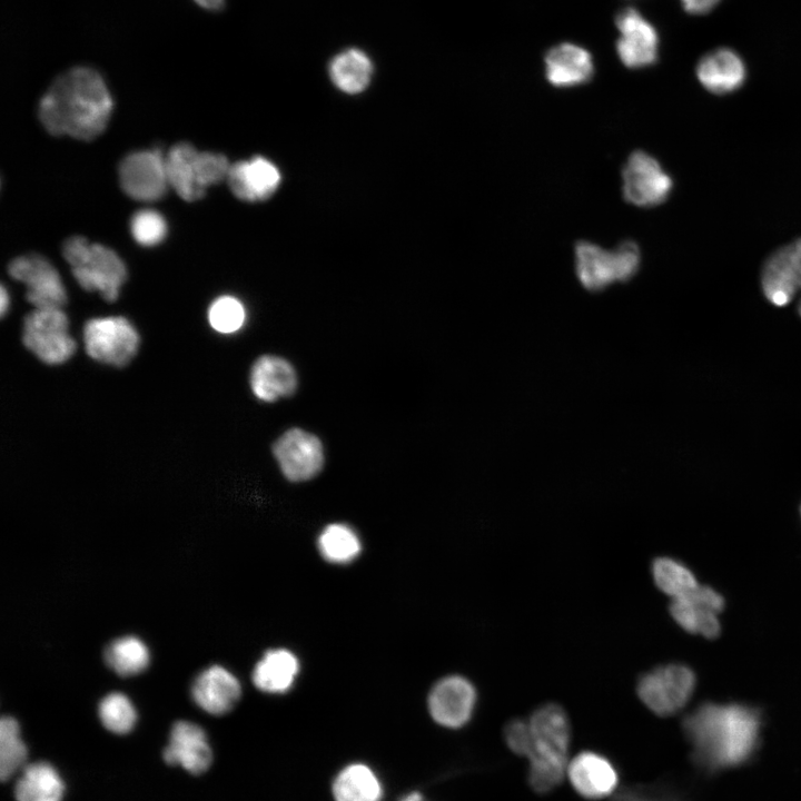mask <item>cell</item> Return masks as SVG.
<instances>
[{
  "label": "cell",
  "instance_id": "obj_1",
  "mask_svg": "<svg viewBox=\"0 0 801 801\" xmlns=\"http://www.w3.org/2000/svg\"><path fill=\"white\" fill-rule=\"evenodd\" d=\"M111 95L95 69L75 67L61 73L42 96L38 115L48 132L91 140L111 116Z\"/></svg>",
  "mask_w": 801,
  "mask_h": 801
},
{
  "label": "cell",
  "instance_id": "obj_2",
  "mask_svg": "<svg viewBox=\"0 0 801 801\" xmlns=\"http://www.w3.org/2000/svg\"><path fill=\"white\" fill-rule=\"evenodd\" d=\"M759 725L758 712L738 704H704L683 722L696 761L709 769L746 760L756 745Z\"/></svg>",
  "mask_w": 801,
  "mask_h": 801
},
{
  "label": "cell",
  "instance_id": "obj_3",
  "mask_svg": "<svg viewBox=\"0 0 801 801\" xmlns=\"http://www.w3.org/2000/svg\"><path fill=\"white\" fill-rule=\"evenodd\" d=\"M532 749L528 783L538 793L555 789L567 772L571 728L566 712L555 703L536 709L528 719Z\"/></svg>",
  "mask_w": 801,
  "mask_h": 801
},
{
  "label": "cell",
  "instance_id": "obj_4",
  "mask_svg": "<svg viewBox=\"0 0 801 801\" xmlns=\"http://www.w3.org/2000/svg\"><path fill=\"white\" fill-rule=\"evenodd\" d=\"M62 255L77 283L87 291H98L107 301H115L127 278L121 258L110 248L72 236L62 245Z\"/></svg>",
  "mask_w": 801,
  "mask_h": 801
},
{
  "label": "cell",
  "instance_id": "obj_5",
  "mask_svg": "<svg viewBox=\"0 0 801 801\" xmlns=\"http://www.w3.org/2000/svg\"><path fill=\"white\" fill-rule=\"evenodd\" d=\"M229 168L224 155L198 151L188 142L175 145L166 156L169 187L186 201L202 198L209 186L227 178Z\"/></svg>",
  "mask_w": 801,
  "mask_h": 801
},
{
  "label": "cell",
  "instance_id": "obj_6",
  "mask_svg": "<svg viewBox=\"0 0 801 801\" xmlns=\"http://www.w3.org/2000/svg\"><path fill=\"white\" fill-rule=\"evenodd\" d=\"M574 253L576 276L580 283L591 290L630 279L641 264V251L633 240L622 241L613 250L580 240L575 244Z\"/></svg>",
  "mask_w": 801,
  "mask_h": 801
},
{
  "label": "cell",
  "instance_id": "obj_7",
  "mask_svg": "<svg viewBox=\"0 0 801 801\" xmlns=\"http://www.w3.org/2000/svg\"><path fill=\"white\" fill-rule=\"evenodd\" d=\"M22 343L47 365L63 364L77 349L62 308H34L29 313L23 320Z\"/></svg>",
  "mask_w": 801,
  "mask_h": 801
},
{
  "label": "cell",
  "instance_id": "obj_8",
  "mask_svg": "<svg viewBox=\"0 0 801 801\" xmlns=\"http://www.w3.org/2000/svg\"><path fill=\"white\" fill-rule=\"evenodd\" d=\"M87 355L96 362L113 367L128 365L136 356L140 336L122 316L97 317L87 320L82 329Z\"/></svg>",
  "mask_w": 801,
  "mask_h": 801
},
{
  "label": "cell",
  "instance_id": "obj_9",
  "mask_svg": "<svg viewBox=\"0 0 801 801\" xmlns=\"http://www.w3.org/2000/svg\"><path fill=\"white\" fill-rule=\"evenodd\" d=\"M695 676L682 664H666L644 673L636 683V693L647 709L661 716L680 711L691 698Z\"/></svg>",
  "mask_w": 801,
  "mask_h": 801
},
{
  "label": "cell",
  "instance_id": "obj_10",
  "mask_svg": "<svg viewBox=\"0 0 801 801\" xmlns=\"http://www.w3.org/2000/svg\"><path fill=\"white\" fill-rule=\"evenodd\" d=\"M673 189L671 176L643 150L633 151L622 169L624 199L637 207H655L666 201Z\"/></svg>",
  "mask_w": 801,
  "mask_h": 801
},
{
  "label": "cell",
  "instance_id": "obj_11",
  "mask_svg": "<svg viewBox=\"0 0 801 801\" xmlns=\"http://www.w3.org/2000/svg\"><path fill=\"white\" fill-rule=\"evenodd\" d=\"M10 276L22 283L27 300L34 308H62L67 291L55 266L39 254L14 258L8 266Z\"/></svg>",
  "mask_w": 801,
  "mask_h": 801
},
{
  "label": "cell",
  "instance_id": "obj_12",
  "mask_svg": "<svg viewBox=\"0 0 801 801\" xmlns=\"http://www.w3.org/2000/svg\"><path fill=\"white\" fill-rule=\"evenodd\" d=\"M761 288L765 298L782 307L799 296L801 317V238L774 250L761 270Z\"/></svg>",
  "mask_w": 801,
  "mask_h": 801
},
{
  "label": "cell",
  "instance_id": "obj_13",
  "mask_svg": "<svg viewBox=\"0 0 801 801\" xmlns=\"http://www.w3.org/2000/svg\"><path fill=\"white\" fill-rule=\"evenodd\" d=\"M619 30L616 52L630 69L652 66L659 57L660 39L655 27L633 7L620 10L615 17Z\"/></svg>",
  "mask_w": 801,
  "mask_h": 801
},
{
  "label": "cell",
  "instance_id": "obj_14",
  "mask_svg": "<svg viewBox=\"0 0 801 801\" xmlns=\"http://www.w3.org/2000/svg\"><path fill=\"white\" fill-rule=\"evenodd\" d=\"M118 174L122 190L136 200H157L169 187L166 157L159 150L129 154L121 160Z\"/></svg>",
  "mask_w": 801,
  "mask_h": 801
},
{
  "label": "cell",
  "instance_id": "obj_15",
  "mask_svg": "<svg viewBox=\"0 0 801 801\" xmlns=\"http://www.w3.org/2000/svg\"><path fill=\"white\" fill-rule=\"evenodd\" d=\"M477 702L474 684L465 676L453 674L438 680L432 688L427 705L433 720L448 729L469 722Z\"/></svg>",
  "mask_w": 801,
  "mask_h": 801
},
{
  "label": "cell",
  "instance_id": "obj_16",
  "mask_svg": "<svg viewBox=\"0 0 801 801\" xmlns=\"http://www.w3.org/2000/svg\"><path fill=\"white\" fill-rule=\"evenodd\" d=\"M273 453L284 476L290 482L313 478L324 464L320 441L300 428L284 433L273 445Z\"/></svg>",
  "mask_w": 801,
  "mask_h": 801
},
{
  "label": "cell",
  "instance_id": "obj_17",
  "mask_svg": "<svg viewBox=\"0 0 801 801\" xmlns=\"http://www.w3.org/2000/svg\"><path fill=\"white\" fill-rule=\"evenodd\" d=\"M723 606V597L718 592L699 584L686 595L672 599L670 613L686 632L713 639L720 633L718 614Z\"/></svg>",
  "mask_w": 801,
  "mask_h": 801
},
{
  "label": "cell",
  "instance_id": "obj_18",
  "mask_svg": "<svg viewBox=\"0 0 801 801\" xmlns=\"http://www.w3.org/2000/svg\"><path fill=\"white\" fill-rule=\"evenodd\" d=\"M190 695L202 711L211 715H222L230 712L239 701L241 684L225 666L212 664L195 676Z\"/></svg>",
  "mask_w": 801,
  "mask_h": 801
},
{
  "label": "cell",
  "instance_id": "obj_19",
  "mask_svg": "<svg viewBox=\"0 0 801 801\" xmlns=\"http://www.w3.org/2000/svg\"><path fill=\"white\" fill-rule=\"evenodd\" d=\"M162 755L169 765H180L196 775L204 773L212 760L206 732L198 724L186 720H179L171 726Z\"/></svg>",
  "mask_w": 801,
  "mask_h": 801
},
{
  "label": "cell",
  "instance_id": "obj_20",
  "mask_svg": "<svg viewBox=\"0 0 801 801\" xmlns=\"http://www.w3.org/2000/svg\"><path fill=\"white\" fill-rule=\"evenodd\" d=\"M227 182L231 192L245 201H261L277 190L281 176L268 159L256 156L230 165Z\"/></svg>",
  "mask_w": 801,
  "mask_h": 801
},
{
  "label": "cell",
  "instance_id": "obj_21",
  "mask_svg": "<svg viewBox=\"0 0 801 801\" xmlns=\"http://www.w3.org/2000/svg\"><path fill=\"white\" fill-rule=\"evenodd\" d=\"M566 773L576 792L591 800L610 795L619 782V774L613 763L593 751L577 754L568 763Z\"/></svg>",
  "mask_w": 801,
  "mask_h": 801
},
{
  "label": "cell",
  "instance_id": "obj_22",
  "mask_svg": "<svg viewBox=\"0 0 801 801\" xmlns=\"http://www.w3.org/2000/svg\"><path fill=\"white\" fill-rule=\"evenodd\" d=\"M592 55L583 47L563 42L552 47L544 57L546 80L556 88H572L594 76Z\"/></svg>",
  "mask_w": 801,
  "mask_h": 801
},
{
  "label": "cell",
  "instance_id": "obj_23",
  "mask_svg": "<svg viewBox=\"0 0 801 801\" xmlns=\"http://www.w3.org/2000/svg\"><path fill=\"white\" fill-rule=\"evenodd\" d=\"M696 78L704 89L714 95H729L742 87L746 67L739 53L730 48H718L705 53L695 68Z\"/></svg>",
  "mask_w": 801,
  "mask_h": 801
},
{
  "label": "cell",
  "instance_id": "obj_24",
  "mask_svg": "<svg viewBox=\"0 0 801 801\" xmlns=\"http://www.w3.org/2000/svg\"><path fill=\"white\" fill-rule=\"evenodd\" d=\"M249 382L255 396L265 402L289 396L297 387L294 367L286 359L274 355H264L254 363Z\"/></svg>",
  "mask_w": 801,
  "mask_h": 801
},
{
  "label": "cell",
  "instance_id": "obj_25",
  "mask_svg": "<svg viewBox=\"0 0 801 801\" xmlns=\"http://www.w3.org/2000/svg\"><path fill=\"white\" fill-rule=\"evenodd\" d=\"M299 669V661L291 651L271 649L254 666L251 680L264 693L284 694L293 688Z\"/></svg>",
  "mask_w": 801,
  "mask_h": 801
},
{
  "label": "cell",
  "instance_id": "obj_26",
  "mask_svg": "<svg viewBox=\"0 0 801 801\" xmlns=\"http://www.w3.org/2000/svg\"><path fill=\"white\" fill-rule=\"evenodd\" d=\"M63 790L58 771L47 762H37L23 769L14 795L17 801H61Z\"/></svg>",
  "mask_w": 801,
  "mask_h": 801
},
{
  "label": "cell",
  "instance_id": "obj_27",
  "mask_svg": "<svg viewBox=\"0 0 801 801\" xmlns=\"http://www.w3.org/2000/svg\"><path fill=\"white\" fill-rule=\"evenodd\" d=\"M335 801H380L382 784L374 771L360 763L345 767L333 782Z\"/></svg>",
  "mask_w": 801,
  "mask_h": 801
},
{
  "label": "cell",
  "instance_id": "obj_28",
  "mask_svg": "<svg viewBox=\"0 0 801 801\" xmlns=\"http://www.w3.org/2000/svg\"><path fill=\"white\" fill-rule=\"evenodd\" d=\"M373 75V65L366 53L349 49L337 55L330 62L329 76L334 85L350 95L364 91Z\"/></svg>",
  "mask_w": 801,
  "mask_h": 801
},
{
  "label": "cell",
  "instance_id": "obj_29",
  "mask_svg": "<svg viewBox=\"0 0 801 801\" xmlns=\"http://www.w3.org/2000/svg\"><path fill=\"white\" fill-rule=\"evenodd\" d=\"M106 664L122 678L142 673L150 663L148 646L135 635H123L112 640L105 649Z\"/></svg>",
  "mask_w": 801,
  "mask_h": 801
},
{
  "label": "cell",
  "instance_id": "obj_30",
  "mask_svg": "<svg viewBox=\"0 0 801 801\" xmlns=\"http://www.w3.org/2000/svg\"><path fill=\"white\" fill-rule=\"evenodd\" d=\"M317 545L322 557L334 564L350 563L362 552L357 533L342 523L327 525L319 534Z\"/></svg>",
  "mask_w": 801,
  "mask_h": 801
},
{
  "label": "cell",
  "instance_id": "obj_31",
  "mask_svg": "<svg viewBox=\"0 0 801 801\" xmlns=\"http://www.w3.org/2000/svg\"><path fill=\"white\" fill-rule=\"evenodd\" d=\"M652 575L657 589L671 599L684 596L699 586L693 573L670 557L654 560Z\"/></svg>",
  "mask_w": 801,
  "mask_h": 801
},
{
  "label": "cell",
  "instance_id": "obj_32",
  "mask_svg": "<svg viewBox=\"0 0 801 801\" xmlns=\"http://www.w3.org/2000/svg\"><path fill=\"white\" fill-rule=\"evenodd\" d=\"M27 746L20 735L18 721L12 716L0 720V777L8 780L24 763Z\"/></svg>",
  "mask_w": 801,
  "mask_h": 801
},
{
  "label": "cell",
  "instance_id": "obj_33",
  "mask_svg": "<svg viewBox=\"0 0 801 801\" xmlns=\"http://www.w3.org/2000/svg\"><path fill=\"white\" fill-rule=\"evenodd\" d=\"M98 715L102 725L112 733L130 732L137 721V711L130 699L121 692L107 693L99 702Z\"/></svg>",
  "mask_w": 801,
  "mask_h": 801
},
{
  "label": "cell",
  "instance_id": "obj_34",
  "mask_svg": "<svg viewBox=\"0 0 801 801\" xmlns=\"http://www.w3.org/2000/svg\"><path fill=\"white\" fill-rule=\"evenodd\" d=\"M246 313L237 298L225 295L215 299L208 309L210 326L219 333H235L244 325Z\"/></svg>",
  "mask_w": 801,
  "mask_h": 801
},
{
  "label": "cell",
  "instance_id": "obj_35",
  "mask_svg": "<svg viewBox=\"0 0 801 801\" xmlns=\"http://www.w3.org/2000/svg\"><path fill=\"white\" fill-rule=\"evenodd\" d=\"M167 224L162 215L154 209H141L134 214L130 231L141 246H155L167 235Z\"/></svg>",
  "mask_w": 801,
  "mask_h": 801
},
{
  "label": "cell",
  "instance_id": "obj_36",
  "mask_svg": "<svg viewBox=\"0 0 801 801\" xmlns=\"http://www.w3.org/2000/svg\"><path fill=\"white\" fill-rule=\"evenodd\" d=\"M504 739L507 746L517 755L528 758L532 749L528 720L515 719L504 729Z\"/></svg>",
  "mask_w": 801,
  "mask_h": 801
},
{
  "label": "cell",
  "instance_id": "obj_37",
  "mask_svg": "<svg viewBox=\"0 0 801 801\" xmlns=\"http://www.w3.org/2000/svg\"><path fill=\"white\" fill-rule=\"evenodd\" d=\"M683 9L691 14H705L712 11L722 0H680Z\"/></svg>",
  "mask_w": 801,
  "mask_h": 801
},
{
  "label": "cell",
  "instance_id": "obj_38",
  "mask_svg": "<svg viewBox=\"0 0 801 801\" xmlns=\"http://www.w3.org/2000/svg\"><path fill=\"white\" fill-rule=\"evenodd\" d=\"M615 801H653L647 799L646 797L640 794L639 792L626 790L624 792H621L616 798Z\"/></svg>",
  "mask_w": 801,
  "mask_h": 801
},
{
  "label": "cell",
  "instance_id": "obj_39",
  "mask_svg": "<svg viewBox=\"0 0 801 801\" xmlns=\"http://www.w3.org/2000/svg\"><path fill=\"white\" fill-rule=\"evenodd\" d=\"M9 308H10V296H9V293H8L7 288L4 287V285H1V289H0V314H1L2 317L6 316V314L8 313Z\"/></svg>",
  "mask_w": 801,
  "mask_h": 801
},
{
  "label": "cell",
  "instance_id": "obj_40",
  "mask_svg": "<svg viewBox=\"0 0 801 801\" xmlns=\"http://www.w3.org/2000/svg\"><path fill=\"white\" fill-rule=\"evenodd\" d=\"M200 7L208 10H218L224 6L225 0H194Z\"/></svg>",
  "mask_w": 801,
  "mask_h": 801
},
{
  "label": "cell",
  "instance_id": "obj_41",
  "mask_svg": "<svg viewBox=\"0 0 801 801\" xmlns=\"http://www.w3.org/2000/svg\"><path fill=\"white\" fill-rule=\"evenodd\" d=\"M398 801H424L419 792H412L402 797Z\"/></svg>",
  "mask_w": 801,
  "mask_h": 801
}]
</instances>
